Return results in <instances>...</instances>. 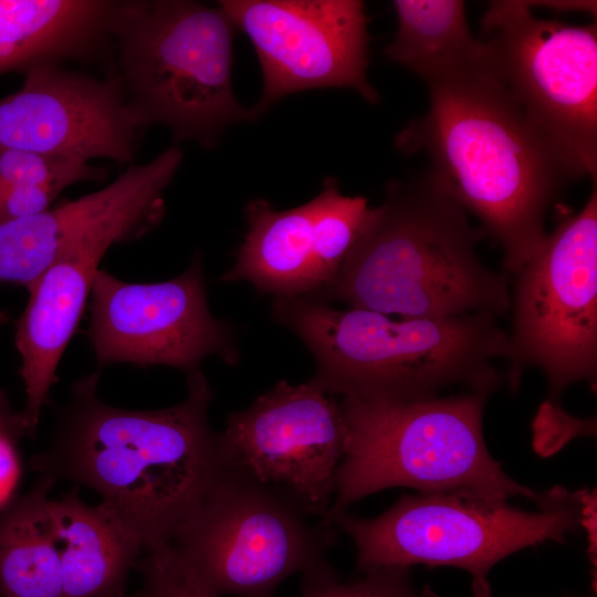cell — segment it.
I'll list each match as a JSON object with an SVG mask.
<instances>
[{
	"label": "cell",
	"instance_id": "1",
	"mask_svg": "<svg viewBox=\"0 0 597 597\" xmlns=\"http://www.w3.org/2000/svg\"><path fill=\"white\" fill-rule=\"evenodd\" d=\"M98 379L96 371L74 384L32 468L95 491L148 552L168 544L224 467L209 422L213 391L199 369L178 405L129 410L102 401Z\"/></svg>",
	"mask_w": 597,
	"mask_h": 597
},
{
	"label": "cell",
	"instance_id": "2",
	"mask_svg": "<svg viewBox=\"0 0 597 597\" xmlns=\"http://www.w3.org/2000/svg\"><path fill=\"white\" fill-rule=\"evenodd\" d=\"M427 86L428 113L398 136L397 145L425 149L428 174L480 221L500 247L505 271L515 275L547 237L549 206L567 181L580 177L527 119L488 55Z\"/></svg>",
	"mask_w": 597,
	"mask_h": 597
},
{
	"label": "cell",
	"instance_id": "3",
	"mask_svg": "<svg viewBox=\"0 0 597 597\" xmlns=\"http://www.w3.org/2000/svg\"><path fill=\"white\" fill-rule=\"evenodd\" d=\"M484 237L429 174L390 181L333 282L312 297L402 318L500 317L511 289L481 260Z\"/></svg>",
	"mask_w": 597,
	"mask_h": 597
},
{
	"label": "cell",
	"instance_id": "4",
	"mask_svg": "<svg viewBox=\"0 0 597 597\" xmlns=\"http://www.w3.org/2000/svg\"><path fill=\"white\" fill-rule=\"evenodd\" d=\"M271 314L313 355L311 380L336 397L415 401L455 385L492 392L502 379L493 362L505 359L507 333L492 314L402 318L312 296L274 297Z\"/></svg>",
	"mask_w": 597,
	"mask_h": 597
},
{
	"label": "cell",
	"instance_id": "5",
	"mask_svg": "<svg viewBox=\"0 0 597 597\" xmlns=\"http://www.w3.org/2000/svg\"><path fill=\"white\" fill-rule=\"evenodd\" d=\"M490 394L469 390L415 401L342 398L346 449L324 522L394 486L420 493L468 492L500 502L522 496L540 507L551 504L557 490L534 492L511 479L490 454L482 429Z\"/></svg>",
	"mask_w": 597,
	"mask_h": 597
},
{
	"label": "cell",
	"instance_id": "6",
	"mask_svg": "<svg viewBox=\"0 0 597 597\" xmlns=\"http://www.w3.org/2000/svg\"><path fill=\"white\" fill-rule=\"evenodd\" d=\"M234 31L219 6L114 3L108 36L117 46V72L112 76L143 129L165 125L176 142L212 148L231 125L259 118L232 88Z\"/></svg>",
	"mask_w": 597,
	"mask_h": 597
},
{
	"label": "cell",
	"instance_id": "7",
	"mask_svg": "<svg viewBox=\"0 0 597 597\" xmlns=\"http://www.w3.org/2000/svg\"><path fill=\"white\" fill-rule=\"evenodd\" d=\"M289 495L224 465L168 545L213 597H271L287 577L334 573L337 530Z\"/></svg>",
	"mask_w": 597,
	"mask_h": 597
},
{
	"label": "cell",
	"instance_id": "8",
	"mask_svg": "<svg viewBox=\"0 0 597 597\" xmlns=\"http://www.w3.org/2000/svg\"><path fill=\"white\" fill-rule=\"evenodd\" d=\"M583 501L566 491L538 512L468 492L405 495L373 519L338 513L326 522L348 535L360 572L412 565L454 566L473 577L506 556L563 542L583 521Z\"/></svg>",
	"mask_w": 597,
	"mask_h": 597
},
{
	"label": "cell",
	"instance_id": "9",
	"mask_svg": "<svg viewBox=\"0 0 597 597\" xmlns=\"http://www.w3.org/2000/svg\"><path fill=\"white\" fill-rule=\"evenodd\" d=\"M507 333L509 387L538 368L552 401L597 373V190L577 213H565L515 274Z\"/></svg>",
	"mask_w": 597,
	"mask_h": 597
},
{
	"label": "cell",
	"instance_id": "10",
	"mask_svg": "<svg viewBox=\"0 0 597 597\" xmlns=\"http://www.w3.org/2000/svg\"><path fill=\"white\" fill-rule=\"evenodd\" d=\"M488 61L527 119L579 177L597 172V29L540 19L526 1H493Z\"/></svg>",
	"mask_w": 597,
	"mask_h": 597
},
{
	"label": "cell",
	"instance_id": "11",
	"mask_svg": "<svg viewBox=\"0 0 597 597\" xmlns=\"http://www.w3.org/2000/svg\"><path fill=\"white\" fill-rule=\"evenodd\" d=\"M346 439L341 400L311 379L279 381L230 413L220 432L224 465L279 489L321 521L332 507Z\"/></svg>",
	"mask_w": 597,
	"mask_h": 597
},
{
	"label": "cell",
	"instance_id": "12",
	"mask_svg": "<svg viewBox=\"0 0 597 597\" xmlns=\"http://www.w3.org/2000/svg\"><path fill=\"white\" fill-rule=\"evenodd\" d=\"M90 297L87 335L102 366L165 365L188 376L209 356L229 365L240 358L230 326L209 310L199 254L180 275L156 283H128L98 269Z\"/></svg>",
	"mask_w": 597,
	"mask_h": 597
},
{
	"label": "cell",
	"instance_id": "13",
	"mask_svg": "<svg viewBox=\"0 0 597 597\" xmlns=\"http://www.w3.org/2000/svg\"><path fill=\"white\" fill-rule=\"evenodd\" d=\"M218 6L256 53L262 92L253 109L259 117L283 97L314 88H352L368 103L378 101L367 78L363 1L222 0Z\"/></svg>",
	"mask_w": 597,
	"mask_h": 597
},
{
	"label": "cell",
	"instance_id": "14",
	"mask_svg": "<svg viewBox=\"0 0 597 597\" xmlns=\"http://www.w3.org/2000/svg\"><path fill=\"white\" fill-rule=\"evenodd\" d=\"M142 130L114 76L39 64L24 72L20 90L0 98V149L124 164Z\"/></svg>",
	"mask_w": 597,
	"mask_h": 597
},
{
	"label": "cell",
	"instance_id": "15",
	"mask_svg": "<svg viewBox=\"0 0 597 597\" xmlns=\"http://www.w3.org/2000/svg\"><path fill=\"white\" fill-rule=\"evenodd\" d=\"M182 158L181 148L172 145L101 190L0 224V283L29 289L73 250L97 240L116 244L145 235L164 217V193Z\"/></svg>",
	"mask_w": 597,
	"mask_h": 597
},
{
	"label": "cell",
	"instance_id": "16",
	"mask_svg": "<svg viewBox=\"0 0 597 597\" xmlns=\"http://www.w3.org/2000/svg\"><path fill=\"white\" fill-rule=\"evenodd\" d=\"M114 243L91 242L52 264L29 289L28 304L15 323V347L27 395L21 412L28 437L35 433L49 402L56 368L90 297L98 264Z\"/></svg>",
	"mask_w": 597,
	"mask_h": 597
},
{
	"label": "cell",
	"instance_id": "17",
	"mask_svg": "<svg viewBox=\"0 0 597 597\" xmlns=\"http://www.w3.org/2000/svg\"><path fill=\"white\" fill-rule=\"evenodd\" d=\"M61 555L63 597L125 594L130 569L144 551L139 540L103 503L88 505L77 490L50 500Z\"/></svg>",
	"mask_w": 597,
	"mask_h": 597
},
{
	"label": "cell",
	"instance_id": "18",
	"mask_svg": "<svg viewBox=\"0 0 597 597\" xmlns=\"http://www.w3.org/2000/svg\"><path fill=\"white\" fill-rule=\"evenodd\" d=\"M248 231L233 265L220 281L248 282L261 293L314 296L321 290L315 256L313 205L276 210L258 198L244 208Z\"/></svg>",
	"mask_w": 597,
	"mask_h": 597
},
{
	"label": "cell",
	"instance_id": "19",
	"mask_svg": "<svg viewBox=\"0 0 597 597\" xmlns=\"http://www.w3.org/2000/svg\"><path fill=\"white\" fill-rule=\"evenodd\" d=\"M113 1L0 0V74L84 57L107 38Z\"/></svg>",
	"mask_w": 597,
	"mask_h": 597
},
{
	"label": "cell",
	"instance_id": "20",
	"mask_svg": "<svg viewBox=\"0 0 597 597\" xmlns=\"http://www.w3.org/2000/svg\"><path fill=\"white\" fill-rule=\"evenodd\" d=\"M55 482L38 474L25 494L0 510V597H63L61 555L50 512Z\"/></svg>",
	"mask_w": 597,
	"mask_h": 597
},
{
	"label": "cell",
	"instance_id": "21",
	"mask_svg": "<svg viewBox=\"0 0 597 597\" xmlns=\"http://www.w3.org/2000/svg\"><path fill=\"white\" fill-rule=\"evenodd\" d=\"M397 31L387 59L430 82L484 60L486 49L468 25L459 0H395Z\"/></svg>",
	"mask_w": 597,
	"mask_h": 597
},
{
	"label": "cell",
	"instance_id": "22",
	"mask_svg": "<svg viewBox=\"0 0 597 597\" xmlns=\"http://www.w3.org/2000/svg\"><path fill=\"white\" fill-rule=\"evenodd\" d=\"M311 201L316 266L321 282L318 295L337 275L360 237L371 208L368 199L363 196L342 195L334 178L325 179L321 192Z\"/></svg>",
	"mask_w": 597,
	"mask_h": 597
},
{
	"label": "cell",
	"instance_id": "23",
	"mask_svg": "<svg viewBox=\"0 0 597 597\" xmlns=\"http://www.w3.org/2000/svg\"><path fill=\"white\" fill-rule=\"evenodd\" d=\"M101 168L88 163L48 156L18 149H0V193L6 190L39 185L64 188L84 180H100Z\"/></svg>",
	"mask_w": 597,
	"mask_h": 597
},
{
	"label": "cell",
	"instance_id": "24",
	"mask_svg": "<svg viewBox=\"0 0 597 597\" xmlns=\"http://www.w3.org/2000/svg\"><path fill=\"white\" fill-rule=\"evenodd\" d=\"M363 573L353 583H339L335 572L303 578L300 597H428L415 590L409 568L381 567Z\"/></svg>",
	"mask_w": 597,
	"mask_h": 597
},
{
	"label": "cell",
	"instance_id": "25",
	"mask_svg": "<svg viewBox=\"0 0 597 597\" xmlns=\"http://www.w3.org/2000/svg\"><path fill=\"white\" fill-rule=\"evenodd\" d=\"M137 565L143 575L144 597H213L168 544L148 551Z\"/></svg>",
	"mask_w": 597,
	"mask_h": 597
},
{
	"label": "cell",
	"instance_id": "26",
	"mask_svg": "<svg viewBox=\"0 0 597 597\" xmlns=\"http://www.w3.org/2000/svg\"><path fill=\"white\" fill-rule=\"evenodd\" d=\"M21 475L15 441L0 432V510L11 500Z\"/></svg>",
	"mask_w": 597,
	"mask_h": 597
},
{
	"label": "cell",
	"instance_id": "27",
	"mask_svg": "<svg viewBox=\"0 0 597 597\" xmlns=\"http://www.w3.org/2000/svg\"><path fill=\"white\" fill-rule=\"evenodd\" d=\"M0 432L4 433L15 442L22 437L28 436L22 415L19 413L14 418H4L0 416Z\"/></svg>",
	"mask_w": 597,
	"mask_h": 597
},
{
	"label": "cell",
	"instance_id": "28",
	"mask_svg": "<svg viewBox=\"0 0 597 597\" xmlns=\"http://www.w3.org/2000/svg\"><path fill=\"white\" fill-rule=\"evenodd\" d=\"M472 590L474 597H492L491 587L485 577H473Z\"/></svg>",
	"mask_w": 597,
	"mask_h": 597
},
{
	"label": "cell",
	"instance_id": "29",
	"mask_svg": "<svg viewBox=\"0 0 597 597\" xmlns=\"http://www.w3.org/2000/svg\"><path fill=\"white\" fill-rule=\"evenodd\" d=\"M18 415V412L12 410L4 391L0 389V416L4 418H14Z\"/></svg>",
	"mask_w": 597,
	"mask_h": 597
},
{
	"label": "cell",
	"instance_id": "30",
	"mask_svg": "<svg viewBox=\"0 0 597 597\" xmlns=\"http://www.w3.org/2000/svg\"><path fill=\"white\" fill-rule=\"evenodd\" d=\"M116 597H144V594H143L142 589H140V590L135 591V593H133L130 595L124 594V595L116 596Z\"/></svg>",
	"mask_w": 597,
	"mask_h": 597
}]
</instances>
